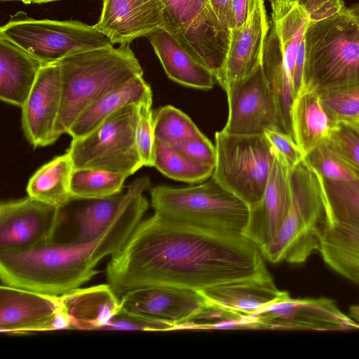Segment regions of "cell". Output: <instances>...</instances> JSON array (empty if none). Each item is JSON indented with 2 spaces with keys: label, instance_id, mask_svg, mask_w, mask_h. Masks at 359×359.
Segmentation results:
<instances>
[{
  "label": "cell",
  "instance_id": "cell-1",
  "mask_svg": "<svg viewBox=\"0 0 359 359\" xmlns=\"http://www.w3.org/2000/svg\"><path fill=\"white\" fill-rule=\"evenodd\" d=\"M106 269L108 283L119 297L142 287L200 291L269 273L259 248L242 233L196 226L156 212L141 221Z\"/></svg>",
  "mask_w": 359,
  "mask_h": 359
},
{
  "label": "cell",
  "instance_id": "cell-2",
  "mask_svg": "<svg viewBox=\"0 0 359 359\" xmlns=\"http://www.w3.org/2000/svg\"><path fill=\"white\" fill-rule=\"evenodd\" d=\"M149 208L144 194L100 237L89 242H50L17 252L0 253V278L8 285L62 295L89 281L97 264L124 245Z\"/></svg>",
  "mask_w": 359,
  "mask_h": 359
},
{
  "label": "cell",
  "instance_id": "cell-3",
  "mask_svg": "<svg viewBox=\"0 0 359 359\" xmlns=\"http://www.w3.org/2000/svg\"><path fill=\"white\" fill-rule=\"evenodd\" d=\"M62 98L56 124L60 137L92 103L133 78L143 69L129 44L111 45L79 53L57 62Z\"/></svg>",
  "mask_w": 359,
  "mask_h": 359
},
{
  "label": "cell",
  "instance_id": "cell-4",
  "mask_svg": "<svg viewBox=\"0 0 359 359\" xmlns=\"http://www.w3.org/2000/svg\"><path fill=\"white\" fill-rule=\"evenodd\" d=\"M290 183L288 213L274 238L261 250L273 264L304 263L318 252L327 222L324 179L306 159L291 170Z\"/></svg>",
  "mask_w": 359,
  "mask_h": 359
},
{
  "label": "cell",
  "instance_id": "cell-5",
  "mask_svg": "<svg viewBox=\"0 0 359 359\" xmlns=\"http://www.w3.org/2000/svg\"><path fill=\"white\" fill-rule=\"evenodd\" d=\"M304 43V85L320 90L359 82V25L348 8L309 22Z\"/></svg>",
  "mask_w": 359,
  "mask_h": 359
},
{
  "label": "cell",
  "instance_id": "cell-6",
  "mask_svg": "<svg viewBox=\"0 0 359 359\" xmlns=\"http://www.w3.org/2000/svg\"><path fill=\"white\" fill-rule=\"evenodd\" d=\"M150 194L155 212L168 219L242 234L248 224V205L212 177L185 188L157 186Z\"/></svg>",
  "mask_w": 359,
  "mask_h": 359
},
{
  "label": "cell",
  "instance_id": "cell-7",
  "mask_svg": "<svg viewBox=\"0 0 359 359\" xmlns=\"http://www.w3.org/2000/svg\"><path fill=\"white\" fill-rule=\"evenodd\" d=\"M216 163L212 177L249 208L262 198L275 161V151L264 134L215 135Z\"/></svg>",
  "mask_w": 359,
  "mask_h": 359
},
{
  "label": "cell",
  "instance_id": "cell-8",
  "mask_svg": "<svg viewBox=\"0 0 359 359\" xmlns=\"http://www.w3.org/2000/svg\"><path fill=\"white\" fill-rule=\"evenodd\" d=\"M0 34L43 65L113 45L94 25L72 20H36L22 11L12 15Z\"/></svg>",
  "mask_w": 359,
  "mask_h": 359
},
{
  "label": "cell",
  "instance_id": "cell-9",
  "mask_svg": "<svg viewBox=\"0 0 359 359\" xmlns=\"http://www.w3.org/2000/svg\"><path fill=\"white\" fill-rule=\"evenodd\" d=\"M138 104H128L88 135L72 139L67 151L74 169L91 168L130 176L143 167L135 140Z\"/></svg>",
  "mask_w": 359,
  "mask_h": 359
},
{
  "label": "cell",
  "instance_id": "cell-10",
  "mask_svg": "<svg viewBox=\"0 0 359 359\" xmlns=\"http://www.w3.org/2000/svg\"><path fill=\"white\" fill-rule=\"evenodd\" d=\"M165 29L194 58L218 76L231 40V30L212 11L209 0H161Z\"/></svg>",
  "mask_w": 359,
  "mask_h": 359
},
{
  "label": "cell",
  "instance_id": "cell-11",
  "mask_svg": "<svg viewBox=\"0 0 359 359\" xmlns=\"http://www.w3.org/2000/svg\"><path fill=\"white\" fill-rule=\"evenodd\" d=\"M62 208L27 197L0 205V253L27 250L53 241L64 222Z\"/></svg>",
  "mask_w": 359,
  "mask_h": 359
},
{
  "label": "cell",
  "instance_id": "cell-12",
  "mask_svg": "<svg viewBox=\"0 0 359 359\" xmlns=\"http://www.w3.org/2000/svg\"><path fill=\"white\" fill-rule=\"evenodd\" d=\"M72 329L61 296L1 285L0 331L8 334Z\"/></svg>",
  "mask_w": 359,
  "mask_h": 359
},
{
  "label": "cell",
  "instance_id": "cell-13",
  "mask_svg": "<svg viewBox=\"0 0 359 359\" xmlns=\"http://www.w3.org/2000/svg\"><path fill=\"white\" fill-rule=\"evenodd\" d=\"M224 90L229 116L223 131L236 135H259L266 130L277 128L284 132L262 64L248 76L229 84Z\"/></svg>",
  "mask_w": 359,
  "mask_h": 359
},
{
  "label": "cell",
  "instance_id": "cell-14",
  "mask_svg": "<svg viewBox=\"0 0 359 359\" xmlns=\"http://www.w3.org/2000/svg\"><path fill=\"white\" fill-rule=\"evenodd\" d=\"M261 329L339 331L359 323L329 298L292 299L290 295L253 314Z\"/></svg>",
  "mask_w": 359,
  "mask_h": 359
},
{
  "label": "cell",
  "instance_id": "cell-15",
  "mask_svg": "<svg viewBox=\"0 0 359 359\" xmlns=\"http://www.w3.org/2000/svg\"><path fill=\"white\" fill-rule=\"evenodd\" d=\"M62 88L58 62L43 65L22 109L21 123L27 140L34 148L55 143Z\"/></svg>",
  "mask_w": 359,
  "mask_h": 359
},
{
  "label": "cell",
  "instance_id": "cell-16",
  "mask_svg": "<svg viewBox=\"0 0 359 359\" xmlns=\"http://www.w3.org/2000/svg\"><path fill=\"white\" fill-rule=\"evenodd\" d=\"M291 170L275 151L271 172L260 201L249 208L243 235L262 250L274 238L288 213L292 202Z\"/></svg>",
  "mask_w": 359,
  "mask_h": 359
},
{
  "label": "cell",
  "instance_id": "cell-17",
  "mask_svg": "<svg viewBox=\"0 0 359 359\" xmlns=\"http://www.w3.org/2000/svg\"><path fill=\"white\" fill-rule=\"evenodd\" d=\"M94 26L114 44H130L165 28L161 0H103L100 19Z\"/></svg>",
  "mask_w": 359,
  "mask_h": 359
},
{
  "label": "cell",
  "instance_id": "cell-18",
  "mask_svg": "<svg viewBox=\"0 0 359 359\" xmlns=\"http://www.w3.org/2000/svg\"><path fill=\"white\" fill-rule=\"evenodd\" d=\"M264 0H257L247 22L231 30V40L222 71L216 81L224 90L250 75L262 64L265 41L270 29Z\"/></svg>",
  "mask_w": 359,
  "mask_h": 359
},
{
  "label": "cell",
  "instance_id": "cell-19",
  "mask_svg": "<svg viewBox=\"0 0 359 359\" xmlns=\"http://www.w3.org/2000/svg\"><path fill=\"white\" fill-rule=\"evenodd\" d=\"M121 306L170 323L184 321L207 300L198 292L170 286H147L130 290L121 297Z\"/></svg>",
  "mask_w": 359,
  "mask_h": 359
},
{
  "label": "cell",
  "instance_id": "cell-20",
  "mask_svg": "<svg viewBox=\"0 0 359 359\" xmlns=\"http://www.w3.org/2000/svg\"><path fill=\"white\" fill-rule=\"evenodd\" d=\"M151 188L149 177L135 179L122 194L101 198H76L74 219L78 227L76 241L89 242L100 237Z\"/></svg>",
  "mask_w": 359,
  "mask_h": 359
},
{
  "label": "cell",
  "instance_id": "cell-21",
  "mask_svg": "<svg viewBox=\"0 0 359 359\" xmlns=\"http://www.w3.org/2000/svg\"><path fill=\"white\" fill-rule=\"evenodd\" d=\"M198 292L208 302L248 316L290 295L278 289L270 273L226 282Z\"/></svg>",
  "mask_w": 359,
  "mask_h": 359
},
{
  "label": "cell",
  "instance_id": "cell-22",
  "mask_svg": "<svg viewBox=\"0 0 359 359\" xmlns=\"http://www.w3.org/2000/svg\"><path fill=\"white\" fill-rule=\"evenodd\" d=\"M293 139L306 158L329 139L337 123L325 111L318 88L306 83L294 96L290 113Z\"/></svg>",
  "mask_w": 359,
  "mask_h": 359
},
{
  "label": "cell",
  "instance_id": "cell-23",
  "mask_svg": "<svg viewBox=\"0 0 359 359\" xmlns=\"http://www.w3.org/2000/svg\"><path fill=\"white\" fill-rule=\"evenodd\" d=\"M43 64L0 34V99L22 107Z\"/></svg>",
  "mask_w": 359,
  "mask_h": 359
},
{
  "label": "cell",
  "instance_id": "cell-24",
  "mask_svg": "<svg viewBox=\"0 0 359 359\" xmlns=\"http://www.w3.org/2000/svg\"><path fill=\"white\" fill-rule=\"evenodd\" d=\"M147 38L170 79L196 89L213 87L216 80L214 74L194 58L165 29H158Z\"/></svg>",
  "mask_w": 359,
  "mask_h": 359
},
{
  "label": "cell",
  "instance_id": "cell-25",
  "mask_svg": "<svg viewBox=\"0 0 359 359\" xmlns=\"http://www.w3.org/2000/svg\"><path fill=\"white\" fill-rule=\"evenodd\" d=\"M60 296L72 329L102 330L121 307L120 297L109 283L79 287Z\"/></svg>",
  "mask_w": 359,
  "mask_h": 359
},
{
  "label": "cell",
  "instance_id": "cell-26",
  "mask_svg": "<svg viewBox=\"0 0 359 359\" xmlns=\"http://www.w3.org/2000/svg\"><path fill=\"white\" fill-rule=\"evenodd\" d=\"M318 252L334 271L359 285V225L327 219Z\"/></svg>",
  "mask_w": 359,
  "mask_h": 359
},
{
  "label": "cell",
  "instance_id": "cell-27",
  "mask_svg": "<svg viewBox=\"0 0 359 359\" xmlns=\"http://www.w3.org/2000/svg\"><path fill=\"white\" fill-rule=\"evenodd\" d=\"M143 75L137 76L109 91L86 108L70 127L72 139L85 136L101 125L111 114L130 104H138L151 94Z\"/></svg>",
  "mask_w": 359,
  "mask_h": 359
},
{
  "label": "cell",
  "instance_id": "cell-28",
  "mask_svg": "<svg viewBox=\"0 0 359 359\" xmlns=\"http://www.w3.org/2000/svg\"><path fill=\"white\" fill-rule=\"evenodd\" d=\"M270 22L264 48L262 68L276 101L283 130L292 137L290 113L295 96L294 86L285 66L276 29L271 20Z\"/></svg>",
  "mask_w": 359,
  "mask_h": 359
},
{
  "label": "cell",
  "instance_id": "cell-29",
  "mask_svg": "<svg viewBox=\"0 0 359 359\" xmlns=\"http://www.w3.org/2000/svg\"><path fill=\"white\" fill-rule=\"evenodd\" d=\"M73 170L67 151L53 158L30 177L26 188L27 196L59 208L65 207L73 198L70 190Z\"/></svg>",
  "mask_w": 359,
  "mask_h": 359
},
{
  "label": "cell",
  "instance_id": "cell-30",
  "mask_svg": "<svg viewBox=\"0 0 359 359\" xmlns=\"http://www.w3.org/2000/svg\"><path fill=\"white\" fill-rule=\"evenodd\" d=\"M154 167L170 179L190 184L206 181L212 177L215 168L191 160L173 147L156 139Z\"/></svg>",
  "mask_w": 359,
  "mask_h": 359
},
{
  "label": "cell",
  "instance_id": "cell-31",
  "mask_svg": "<svg viewBox=\"0 0 359 359\" xmlns=\"http://www.w3.org/2000/svg\"><path fill=\"white\" fill-rule=\"evenodd\" d=\"M126 174L91 168L74 169L70 190L73 198H101L120 194Z\"/></svg>",
  "mask_w": 359,
  "mask_h": 359
},
{
  "label": "cell",
  "instance_id": "cell-32",
  "mask_svg": "<svg viewBox=\"0 0 359 359\" xmlns=\"http://www.w3.org/2000/svg\"><path fill=\"white\" fill-rule=\"evenodd\" d=\"M261 329L253 315H244L210 302L175 330Z\"/></svg>",
  "mask_w": 359,
  "mask_h": 359
},
{
  "label": "cell",
  "instance_id": "cell-33",
  "mask_svg": "<svg viewBox=\"0 0 359 359\" xmlns=\"http://www.w3.org/2000/svg\"><path fill=\"white\" fill-rule=\"evenodd\" d=\"M324 181L327 219L359 225V185Z\"/></svg>",
  "mask_w": 359,
  "mask_h": 359
},
{
  "label": "cell",
  "instance_id": "cell-34",
  "mask_svg": "<svg viewBox=\"0 0 359 359\" xmlns=\"http://www.w3.org/2000/svg\"><path fill=\"white\" fill-rule=\"evenodd\" d=\"M155 139L170 146L193 137L201 132L184 112L171 105L158 109L154 115Z\"/></svg>",
  "mask_w": 359,
  "mask_h": 359
},
{
  "label": "cell",
  "instance_id": "cell-35",
  "mask_svg": "<svg viewBox=\"0 0 359 359\" xmlns=\"http://www.w3.org/2000/svg\"><path fill=\"white\" fill-rule=\"evenodd\" d=\"M318 90L325 111L334 122L359 114V82Z\"/></svg>",
  "mask_w": 359,
  "mask_h": 359
},
{
  "label": "cell",
  "instance_id": "cell-36",
  "mask_svg": "<svg viewBox=\"0 0 359 359\" xmlns=\"http://www.w3.org/2000/svg\"><path fill=\"white\" fill-rule=\"evenodd\" d=\"M306 159L324 180L359 185V174L324 144L308 155Z\"/></svg>",
  "mask_w": 359,
  "mask_h": 359
},
{
  "label": "cell",
  "instance_id": "cell-37",
  "mask_svg": "<svg viewBox=\"0 0 359 359\" xmlns=\"http://www.w3.org/2000/svg\"><path fill=\"white\" fill-rule=\"evenodd\" d=\"M152 93L138 104V116L135 129V140L139 155L144 166H154L155 135L154 115L151 110Z\"/></svg>",
  "mask_w": 359,
  "mask_h": 359
},
{
  "label": "cell",
  "instance_id": "cell-38",
  "mask_svg": "<svg viewBox=\"0 0 359 359\" xmlns=\"http://www.w3.org/2000/svg\"><path fill=\"white\" fill-rule=\"evenodd\" d=\"M102 330L170 331L175 326L158 318L121 307Z\"/></svg>",
  "mask_w": 359,
  "mask_h": 359
},
{
  "label": "cell",
  "instance_id": "cell-39",
  "mask_svg": "<svg viewBox=\"0 0 359 359\" xmlns=\"http://www.w3.org/2000/svg\"><path fill=\"white\" fill-rule=\"evenodd\" d=\"M324 144L359 174V137L355 133L337 123Z\"/></svg>",
  "mask_w": 359,
  "mask_h": 359
},
{
  "label": "cell",
  "instance_id": "cell-40",
  "mask_svg": "<svg viewBox=\"0 0 359 359\" xmlns=\"http://www.w3.org/2000/svg\"><path fill=\"white\" fill-rule=\"evenodd\" d=\"M264 135L290 170L306 159V156L290 135L277 128L266 130Z\"/></svg>",
  "mask_w": 359,
  "mask_h": 359
},
{
  "label": "cell",
  "instance_id": "cell-41",
  "mask_svg": "<svg viewBox=\"0 0 359 359\" xmlns=\"http://www.w3.org/2000/svg\"><path fill=\"white\" fill-rule=\"evenodd\" d=\"M172 147L191 160L215 168V146L204 135L186 139Z\"/></svg>",
  "mask_w": 359,
  "mask_h": 359
},
{
  "label": "cell",
  "instance_id": "cell-42",
  "mask_svg": "<svg viewBox=\"0 0 359 359\" xmlns=\"http://www.w3.org/2000/svg\"><path fill=\"white\" fill-rule=\"evenodd\" d=\"M306 11L309 22H316L331 17L345 6L342 0H297Z\"/></svg>",
  "mask_w": 359,
  "mask_h": 359
},
{
  "label": "cell",
  "instance_id": "cell-43",
  "mask_svg": "<svg viewBox=\"0 0 359 359\" xmlns=\"http://www.w3.org/2000/svg\"><path fill=\"white\" fill-rule=\"evenodd\" d=\"M257 1V0H232L231 7V29L238 28L247 22Z\"/></svg>",
  "mask_w": 359,
  "mask_h": 359
},
{
  "label": "cell",
  "instance_id": "cell-44",
  "mask_svg": "<svg viewBox=\"0 0 359 359\" xmlns=\"http://www.w3.org/2000/svg\"><path fill=\"white\" fill-rule=\"evenodd\" d=\"M231 2L232 0H209L210 6L219 22L230 30Z\"/></svg>",
  "mask_w": 359,
  "mask_h": 359
},
{
  "label": "cell",
  "instance_id": "cell-45",
  "mask_svg": "<svg viewBox=\"0 0 359 359\" xmlns=\"http://www.w3.org/2000/svg\"><path fill=\"white\" fill-rule=\"evenodd\" d=\"M335 123L350 129L359 137V114L338 118Z\"/></svg>",
  "mask_w": 359,
  "mask_h": 359
},
{
  "label": "cell",
  "instance_id": "cell-46",
  "mask_svg": "<svg viewBox=\"0 0 359 359\" xmlns=\"http://www.w3.org/2000/svg\"><path fill=\"white\" fill-rule=\"evenodd\" d=\"M349 316L359 323V304L353 305L350 307Z\"/></svg>",
  "mask_w": 359,
  "mask_h": 359
},
{
  "label": "cell",
  "instance_id": "cell-47",
  "mask_svg": "<svg viewBox=\"0 0 359 359\" xmlns=\"http://www.w3.org/2000/svg\"><path fill=\"white\" fill-rule=\"evenodd\" d=\"M1 1H22L24 4H44V3H48V2H53L55 1H60V0H1Z\"/></svg>",
  "mask_w": 359,
  "mask_h": 359
},
{
  "label": "cell",
  "instance_id": "cell-48",
  "mask_svg": "<svg viewBox=\"0 0 359 359\" xmlns=\"http://www.w3.org/2000/svg\"><path fill=\"white\" fill-rule=\"evenodd\" d=\"M269 1L271 5L280 1H297V0H264Z\"/></svg>",
  "mask_w": 359,
  "mask_h": 359
}]
</instances>
